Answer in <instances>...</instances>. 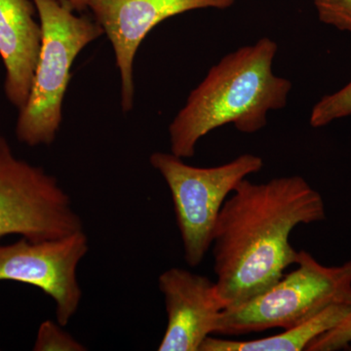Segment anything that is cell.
<instances>
[{
  "instance_id": "obj_1",
  "label": "cell",
  "mask_w": 351,
  "mask_h": 351,
  "mask_svg": "<svg viewBox=\"0 0 351 351\" xmlns=\"http://www.w3.org/2000/svg\"><path fill=\"white\" fill-rule=\"evenodd\" d=\"M325 218L322 196L301 176L240 182L219 212L211 246L215 283L225 308L278 282L299 255L291 233Z\"/></svg>"
},
{
  "instance_id": "obj_2",
  "label": "cell",
  "mask_w": 351,
  "mask_h": 351,
  "mask_svg": "<svg viewBox=\"0 0 351 351\" xmlns=\"http://www.w3.org/2000/svg\"><path fill=\"white\" fill-rule=\"evenodd\" d=\"M277 49L276 41L263 38L212 66L171 123L172 154L191 158L201 138L226 124L246 134L265 128L270 110L285 107L292 89L272 71Z\"/></svg>"
},
{
  "instance_id": "obj_3",
  "label": "cell",
  "mask_w": 351,
  "mask_h": 351,
  "mask_svg": "<svg viewBox=\"0 0 351 351\" xmlns=\"http://www.w3.org/2000/svg\"><path fill=\"white\" fill-rule=\"evenodd\" d=\"M43 41L29 99L19 110L16 136L29 147L51 145L62 122L71 68L83 48L105 34L98 23L77 17L66 0H32Z\"/></svg>"
},
{
  "instance_id": "obj_4",
  "label": "cell",
  "mask_w": 351,
  "mask_h": 351,
  "mask_svg": "<svg viewBox=\"0 0 351 351\" xmlns=\"http://www.w3.org/2000/svg\"><path fill=\"white\" fill-rule=\"evenodd\" d=\"M295 269L271 288L240 306L223 309L214 334L243 336L299 326L334 304L351 306V261L326 267L299 251Z\"/></svg>"
},
{
  "instance_id": "obj_5",
  "label": "cell",
  "mask_w": 351,
  "mask_h": 351,
  "mask_svg": "<svg viewBox=\"0 0 351 351\" xmlns=\"http://www.w3.org/2000/svg\"><path fill=\"white\" fill-rule=\"evenodd\" d=\"M149 162L170 189L184 260L189 267H197L211 249L226 200L240 182L263 169L262 157L244 154L223 165L195 167L172 152H154Z\"/></svg>"
},
{
  "instance_id": "obj_6",
  "label": "cell",
  "mask_w": 351,
  "mask_h": 351,
  "mask_svg": "<svg viewBox=\"0 0 351 351\" xmlns=\"http://www.w3.org/2000/svg\"><path fill=\"white\" fill-rule=\"evenodd\" d=\"M83 230L71 197L54 176L14 154L0 135V237L56 239Z\"/></svg>"
},
{
  "instance_id": "obj_7",
  "label": "cell",
  "mask_w": 351,
  "mask_h": 351,
  "mask_svg": "<svg viewBox=\"0 0 351 351\" xmlns=\"http://www.w3.org/2000/svg\"><path fill=\"white\" fill-rule=\"evenodd\" d=\"M88 237L78 230L56 239H24L0 245V281H15L40 289L56 304L58 323L66 326L82 301L77 267L86 255Z\"/></svg>"
},
{
  "instance_id": "obj_8",
  "label": "cell",
  "mask_w": 351,
  "mask_h": 351,
  "mask_svg": "<svg viewBox=\"0 0 351 351\" xmlns=\"http://www.w3.org/2000/svg\"><path fill=\"white\" fill-rule=\"evenodd\" d=\"M235 0H88L95 19L112 44L121 75V104L130 112L134 103L133 64L138 46L163 21L179 14L215 8L225 10Z\"/></svg>"
},
{
  "instance_id": "obj_9",
  "label": "cell",
  "mask_w": 351,
  "mask_h": 351,
  "mask_svg": "<svg viewBox=\"0 0 351 351\" xmlns=\"http://www.w3.org/2000/svg\"><path fill=\"white\" fill-rule=\"evenodd\" d=\"M168 322L159 351H199L214 334L217 319L225 309L216 283L189 270L172 267L158 279Z\"/></svg>"
},
{
  "instance_id": "obj_10",
  "label": "cell",
  "mask_w": 351,
  "mask_h": 351,
  "mask_svg": "<svg viewBox=\"0 0 351 351\" xmlns=\"http://www.w3.org/2000/svg\"><path fill=\"white\" fill-rule=\"evenodd\" d=\"M32 0H0V57L5 66L4 92L18 110L31 92L43 31Z\"/></svg>"
},
{
  "instance_id": "obj_11",
  "label": "cell",
  "mask_w": 351,
  "mask_h": 351,
  "mask_svg": "<svg viewBox=\"0 0 351 351\" xmlns=\"http://www.w3.org/2000/svg\"><path fill=\"white\" fill-rule=\"evenodd\" d=\"M350 311V304H334L299 326L252 341L209 336L203 341L199 351H306L311 341L338 325Z\"/></svg>"
},
{
  "instance_id": "obj_12",
  "label": "cell",
  "mask_w": 351,
  "mask_h": 351,
  "mask_svg": "<svg viewBox=\"0 0 351 351\" xmlns=\"http://www.w3.org/2000/svg\"><path fill=\"white\" fill-rule=\"evenodd\" d=\"M350 115L351 82L336 93L323 97L311 110L309 123L313 128H320Z\"/></svg>"
},
{
  "instance_id": "obj_13",
  "label": "cell",
  "mask_w": 351,
  "mask_h": 351,
  "mask_svg": "<svg viewBox=\"0 0 351 351\" xmlns=\"http://www.w3.org/2000/svg\"><path fill=\"white\" fill-rule=\"evenodd\" d=\"M53 321H44L34 343L36 351H84L86 348Z\"/></svg>"
},
{
  "instance_id": "obj_14",
  "label": "cell",
  "mask_w": 351,
  "mask_h": 351,
  "mask_svg": "<svg viewBox=\"0 0 351 351\" xmlns=\"http://www.w3.org/2000/svg\"><path fill=\"white\" fill-rule=\"evenodd\" d=\"M313 4L321 22L351 32V0H313Z\"/></svg>"
},
{
  "instance_id": "obj_15",
  "label": "cell",
  "mask_w": 351,
  "mask_h": 351,
  "mask_svg": "<svg viewBox=\"0 0 351 351\" xmlns=\"http://www.w3.org/2000/svg\"><path fill=\"white\" fill-rule=\"evenodd\" d=\"M351 343V311L338 325L311 341L306 351H337Z\"/></svg>"
},
{
  "instance_id": "obj_16",
  "label": "cell",
  "mask_w": 351,
  "mask_h": 351,
  "mask_svg": "<svg viewBox=\"0 0 351 351\" xmlns=\"http://www.w3.org/2000/svg\"><path fill=\"white\" fill-rule=\"evenodd\" d=\"M66 2L75 10H84L88 7V0H66Z\"/></svg>"
}]
</instances>
